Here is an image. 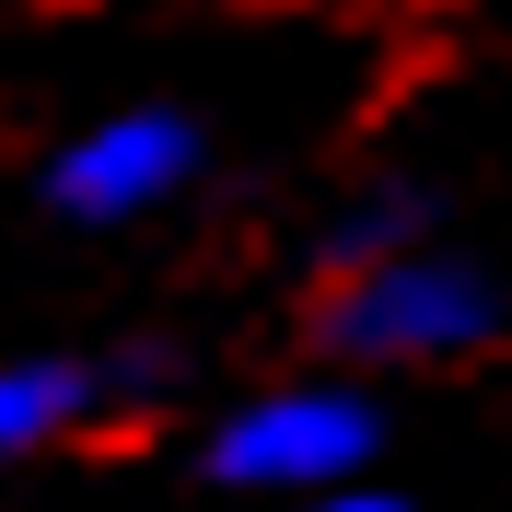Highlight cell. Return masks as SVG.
I'll list each match as a JSON object with an SVG mask.
<instances>
[{"label":"cell","instance_id":"4","mask_svg":"<svg viewBox=\"0 0 512 512\" xmlns=\"http://www.w3.org/2000/svg\"><path fill=\"white\" fill-rule=\"evenodd\" d=\"M105 431V396H94V350H12L0 361V478L35 466V454Z\"/></svg>","mask_w":512,"mask_h":512},{"label":"cell","instance_id":"5","mask_svg":"<svg viewBox=\"0 0 512 512\" xmlns=\"http://www.w3.org/2000/svg\"><path fill=\"white\" fill-rule=\"evenodd\" d=\"M443 233V187L431 175H361L338 210H326L315 233V280H338V268H373V256H408Z\"/></svg>","mask_w":512,"mask_h":512},{"label":"cell","instance_id":"7","mask_svg":"<svg viewBox=\"0 0 512 512\" xmlns=\"http://www.w3.org/2000/svg\"><path fill=\"white\" fill-rule=\"evenodd\" d=\"M280 512H419L408 489H384V466L373 478H338V489H303V501H280Z\"/></svg>","mask_w":512,"mask_h":512},{"label":"cell","instance_id":"1","mask_svg":"<svg viewBox=\"0 0 512 512\" xmlns=\"http://www.w3.org/2000/svg\"><path fill=\"white\" fill-rule=\"evenodd\" d=\"M315 361L326 373H454V361H478L489 338H501V280H489L478 245H454V233H431V245L408 256H373V268H338V280H315Z\"/></svg>","mask_w":512,"mask_h":512},{"label":"cell","instance_id":"6","mask_svg":"<svg viewBox=\"0 0 512 512\" xmlns=\"http://www.w3.org/2000/svg\"><path fill=\"white\" fill-rule=\"evenodd\" d=\"M94 396H105V419L175 408V396H187V350H175V338H105L94 350Z\"/></svg>","mask_w":512,"mask_h":512},{"label":"cell","instance_id":"3","mask_svg":"<svg viewBox=\"0 0 512 512\" xmlns=\"http://www.w3.org/2000/svg\"><path fill=\"white\" fill-rule=\"evenodd\" d=\"M198 175H210V117L175 105V94H140V105L82 117L59 152L35 163V210L70 222V233H140L152 210H175Z\"/></svg>","mask_w":512,"mask_h":512},{"label":"cell","instance_id":"2","mask_svg":"<svg viewBox=\"0 0 512 512\" xmlns=\"http://www.w3.org/2000/svg\"><path fill=\"white\" fill-rule=\"evenodd\" d=\"M373 466H384V396L361 373H326V361L233 396V408L198 431V478L245 489V501H303V489L373 478Z\"/></svg>","mask_w":512,"mask_h":512}]
</instances>
